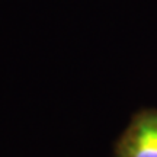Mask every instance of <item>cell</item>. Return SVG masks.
<instances>
[{
	"mask_svg": "<svg viewBox=\"0 0 157 157\" xmlns=\"http://www.w3.org/2000/svg\"><path fill=\"white\" fill-rule=\"evenodd\" d=\"M115 157H157V109H140L113 146Z\"/></svg>",
	"mask_w": 157,
	"mask_h": 157,
	"instance_id": "cell-1",
	"label": "cell"
}]
</instances>
